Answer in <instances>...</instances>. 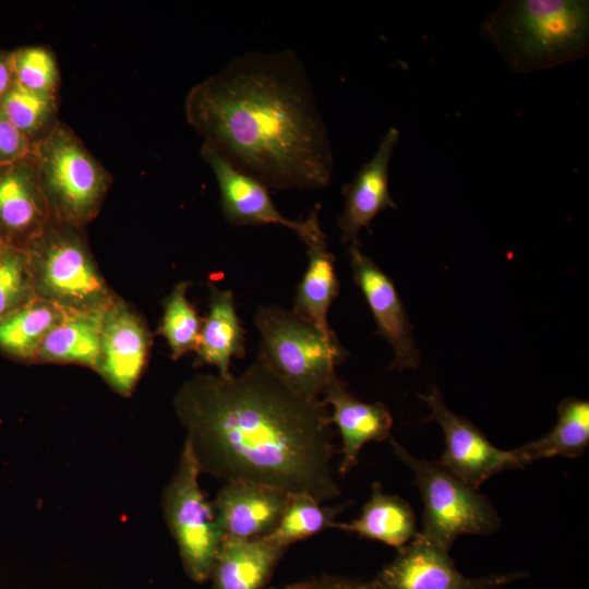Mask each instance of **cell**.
<instances>
[{"mask_svg":"<svg viewBox=\"0 0 589 589\" xmlns=\"http://www.w3.org/2000/svg\"><path fill=\"white\" fill-rule=\"evenodd\" d=\"M109 305L67 311L45 337L35 361L77 363L96 370L100 358L104 317Z\"/></svg>","mask_w":589,"mask_h":589,"instance_id":"21","label":"cell"},{"mask_svg":"<svg viewBox=\"0 0 589 589\" xmlns=\"http://www.w3.org/2000/svg\"><path fill=\"white\" fill-rule=\"evenodd\" d=\"M289 494L263 484L227 482L213 503L223 539L257 540L276 528Z\"/></svg>","mask_w":589,"mask_h":589,"instance_id":"15","label":"cell"},{"mask_svg":"<svg viewBox=\"0 0 589 589\" xmlns=\"http://www.w3.org/2000/svg\"><path fill=\"white\" fill-rule=\"evenodd\" d=\"M185 113L204 142L268 190H320L332 181L327 128L292 50L232 58L189 92Z\"/></svg>","mask_w":589,"mask_h":589,"instance_id":"2","label":"cell"},{"mask_svg":"<svg viewBox=\"0 0 589 589\" xmlns=\"http://www.w3.org/2000/svg\"><path fill=\"white\" fill-rule=\"evenodd\" d=\"M322 400L333 408L329 421L341 436L340 474L349 472L358 462L362 447L370 442H382L390 436L393 417L381 402L359 400L337 376L325 389Z\"/></svg>","mask_w":589,"mask_h":589,"instance_id":"17","label":"cell"},{"mask_svg":"<svg viewBox=\"0 0 589 589\" xmlns=\"http://www.w3.org/2000/svg\"><path fill=\"white\" fill-rule=\"evenodd\" d=\"M398 141V130L388 129L372 158L344 185V211L337 220L344 243H358L360 231L370 228L382 211L397 207L389 193L388 172Z\"/></svg>","mask_w":589,"mask_h":589,"instance_id":"16","label":"cell"},{"mask_svg":"<svg viewBox=\"0 0 589 589\" xmlns=\"http://www.w3.org/2000/svg\"><path fill=\"white\" fill-rule=\"evenodd\" d=\"M254 324L261 337L257 361L303 397L321 400L348 357L336 334L276 305L257 308Z\"/></svg>","mask_w":589,"mask_h":589,"instance_id":"4","label":"cell"},{"mask_svg":"<svg viewBox=\"0 0 589 589\" xmlns=\"http://www.w3.org/2000/svg\"><path fill=\"white\" fill-rule=\"evenodd\" d=\"M480 33L512 71L552 69L587 56L589 2L503 1L482 21Z\"/></svg>","mask_w":589,"mask_h":589,"instance_id":"3","label":"cell"},{"mask_svg":"<svg viewBox=\"0 0 589 589\" xmlns=\"http://www.w3.org/2000/svg\"><path fill=\"white\" fill-rule=\"evenodd\" d=\"M189 283H179L164 304V314L158 333L167 340L171 358L179 359L189 351H195L203 318L189 301Z\"/></svg>","mask_w":589,"mask_h":589,"instance_id":"26","label":"cell"},{"mask_svg":"<svg viewBox=\"0 0 589 589\" xmlns=\"http://www.w3.org/2000/svg\"><path fill=\"white\" fill-rule=\"evenodd\" d=\"M525 576L513 572L468 577L458 570L449 551L418 532L366 584L369 589H502Z\"/></svg>","mask_w":589,"mask_h":589,"instance_id":"9","label":"cell"},{"mask_svg":"<svg viewBox=\"0 0 589 589\" xmlns=\"http://www.w3.org/2000/svg\"><path fill=\"white\" fill-rule=\"evenodd\" d=\"M316 206L309 218L306 231L300 239L306 247L308 266L296 291L293 312L302 320L325 333L334 332L328 324V311L339 293V281L335 272V257L318 221Z\"/></svg>","mask_w":589,"mask_h":589,"instance_id":"18","label":"cell"},{"mask_svg":"<svg viewBox=\"0 0 589 589\" xmlns=\"http://www.w3.org/2000/svg\"><path fill=\"white\" fill-rule=\"evenodd\" d=\"M0 110L27 137H41L55 124L56 95L31 91L14 81L1 98Z\"/></svg>","mask_w":589,"mask_h":589,"instance_id":"27","label":"cell"},{"mask_svg":"<svg viewBox=\"0 0 589 589\" xmlns=\"http://www.w3.org/2000/svg\"><path fill=\"white\" fill-rule=\"evenodd\" d=\"M14 83V74L10 58H0V99Z\"/></svg>","mask_w":589,"mask_h":589,"instance_id":"32","label":"cell"},{"mask_svg":"<svg viewBox=\"0 0 589 589\" xmlns=\"http://www.w3.org/2000/svg\"><path fill=\"white\" fill-rule=\"evenodd\" d=\"M67 311L35 297L0 320V350L19 360L35 361L45 337Z\"/></svg>","mask_w":589,"mask_h":589,"instance_id":"23","label":"cell"},{"mask_svg":"<svg viewBox=\"0 0 589 589\" xmlns=\"http://www.w3.org/2000/svg\"><path fill=\"white\" fill-rule=\"evenodd\" d=\"M350 266L356 285L361 290L374 317L377 334L390 345L394 359L390 369H416L420 363L412 326L393 280L358 243L349 247Z\"/></svg>","mask_w":589,"mask_h":589,"instance_id":"11","label":"cell"},{"mask_svg":"<svg viewBox=\"0 0 589 589\" xmlns=\"http://www.w3.org/2000/svg\"><path fill=\"white\" fill-rule=\"evenodd\" d=\"M419 397L444 434L445 447L438 462L471 488L479 490L492 476L526 466L516 449L495 447L470 420L454 413L437 388Z\"/></svg>","mask_w":589,"mask_h":589,"instance_id":"10","label":"cell"},{"mask_svg":"<svg viewBox=\"0 0 589 589\" xmlns=\"http://www.w3.org/2000/svg\"><path fill=\"white\" fill-rule=\"evenodd\" d=\"M277 589V588H272ZM280 589H369L366 581L342 576H322L291 584Z\"/></svg>","mask_w":589,"mask_h":589,"instance_id":"31","label":"cell"},{"mask_svg":"<svg viewBox=\"0 0 589 589\" xmlns=\"http://www.w3.org/2000/svg\"><path fill=\"white\" fill-rule=\"evenodd\" d=\"M76 229L52 220L26 250L35 294L68 311L106 306L115 297Z\"/></svg>","mask_w":589,"mask_h":589,"instance_id":"7","label":"cell"},{"mask_svg":"<svg viewBox=\"0 0 589 589\" xmlns=\"http://www.w3.org/2000/svg\"><path fill=\"white\" fill-rule=\"evenodd\" d=\"M287 549L267 538L223 539L211 576L212 589H262Z\"/></svg>","mask_w":589,"mask_h":589,"instance_id":"19","label":"cell"},{"mask_svg":"<svg viewBox=\"0 0 589 589\" xmlns=\"http://www.w3.org/2000/svg\"><path fill=\"white\" fill-rule=\"evenodd\" d=\"M173 407L201 472L321 503L340 495L328 406L303 397L262 362L239 375L194 376Z\"/></svg>","mask_w":589,"mask_h":589,"instance_id":"1","label":"cell"},{"mask_svg":"<svg viewBox=\"0 0 589 589\" xmlns=\"http://www.w3.org/2000/svg\"><path fill=\"white\" fill-rule=\"evenodd\" d=\"M390 444L395 455L412 471L421 494V536L449 551L460 536H486L498 529V514L479 490L465 483L438 461L414 457L392 437Z\"/></svg>","mask_w":589,"mask_h":589,"instance_id":"6","label":"cell"},{"mask_svg":"<svg viewBox=\"0 0 589 589\" xmlns=\"http://www.w3.org/2000/svg\"><path fill=\"white\" fill-rule=\"evenodd\" d=\"M345 508L322 506L309 494H289L285 509L274 531L266 538L287 549L290 544L334 528L337 515Z\"/></svg>","mask_w":589,"mask_h":589,"instance_id":"25","label":"cell"},{"mask_svg":"<svg viewBox=\"0 0 589 589\" xmlns=\"http://www.w3.org/2000/svg\"><path fill=\"white\" fill-rule=\"evenodd\" d=\"M14 81L37 93L56 95L58 68L53 56L43 47H27L11 56Z\"/></svg>","mask_w":589,"mask_h":589,"instance_id":"29","label":"cell"},{"mask_svg":"<svg viewBox=\"0 0 589 589\" xmlns=\"http://www.w3.org/2000/svg\"><path fill=\"white\" fill-rule=\"evenodd\" d=\"M589 445V402L568 397L557 407V421L544 436L527 443L516 452L525 465L552 457L576 458Z\"/></svg>","mask_w":589,"mask_h":589,"instance_id":"24","label":"cell"},{"mask_svg":"<svg viewBox=\"0 0 589 589\" xmlns=\"http://www.w3.org/2000/svg\"><path fill=\"white\" fill-rule=\"evenodd\" d=\"M201 155L218 183L224 218L233 226L279 225L301 237L308 228V217L291 220L275 206L268 188L238 169L212 144L204 142Z\"/></svg>","mask_w":589,"mask_h":589,"instance_id":"13","label":"cell"},{"mask_svg":"<svg viewBox=\"0 0 589 589\" xmlns=\"http://www.w3.org/2000/svg\"><path fill=\"white\" fill-rule=\"evenodd\" d=\"M199 464L189 442H184L178 467L161 496L168 529L178 546L187 576L202 584L211 572L223 541L213 503L206 500Z\"/></svg>","mask_w":589,"mask_h":589,"instance_id":"8","label":"cell"},{"mask_svg":"<svg viewBox=\"0 0 589 589\" xmlns=\"http://www.w3.org/2000/svg\"><path fill=\"white\" fill-rule=\"evenodd\" d=\"M5 244L0 240V252Z\"/></svg>","mask_w":589,"mask_h":589,"instance_id":"33","label":"cell"},{"mask_svg":"<svg viewBox=\"0 0 589 589\" xmlns=\"http://www.w3.org/2000/svg\"><path fill=\"white\" fill-rule=\"evenodd\" d=\"M149 345L143 321L115 298L105 313L96 371L112 389L129 396L145 368Z\"/></svg>","mask_w":589,"mask_h":589,"instance_id":"14","label":"cell"},{"mask_svg":"<svg viewBox=\"0 0 589 589\" xmlns=\"http://www.w3.org/2000/svg\"><path fill=\"white\" fill-rule=\"evenodd\" d=\"M38 179L53 220L83 227L98 213L109 175L64 124H55L33 149Z\"/></svg>","mask_w":589,"mask_h":589,"instance_id":"5","label":"cell"},{"mask_svg":"<svg viewBox=\"0 0 589 589\" xmlns=\"http://www.w3.org/2000/svg\"><path fill=\"white\" fill-rule=\"evenodd\" d=\"M334 528L356 533L361 538L378 541L397 550L417 534V518L404 498L386 494L380 483H374L369 501L358 518L350 522H336Z\"/></svg>","mask_w":589,"mask_h":589,"instance_id":"22","label":"cell"},{"mask_svg":"<svg viewBox=\"0 0 589 589\" xmlns=\"http://www.w3.org/2000/svg\"><path fill=\"white\" fill-rule=\"evenodd\" d=\"M34 144L0 110V167L31 155Z\"/></svg>","mask_w":589,"mask_h":589,"instance_id":"30","label":"cell"},{"mask_svg":"<svg viewBox=\"0 0 589 589\" xmlns=\"http://www.w3.org/2000/svg\"><path fill=\"white\" fill-rule=\"evenodd\" d=\"M52 220L33 153L0 167V240L26 251Z\"/></svg>","mask_w":589,"mask_h":589,"instance_id":"12","label":"cell"},{"mask_svg":"<svg viewBox=\"0 0 589 589\" xmlns=\"http://www.w3.org/2000/svg\"><path fill=\"white\" fill-rule=\"evenodd\" d=\"M195 351L197 361L215 366L220 376L231 374L232 358H244L245 332L231 290L209 285L208 312L203 318Z\"/></svg>","mask_w":589,"mask_h":589,"instance_id":"20","label":"cell"},{"mask_svg":"<svg viewBox=\"0 0 589 589\" xmlns=\"http://www.w3.org/2000/svg\"><path fill=\"white\" fill-rule=\"evenodd\" d=\"M35 297L27 252L4 245L0 252V320Z\"/></svg>","mask_w":589,"mask_h":589,"instance_id":"28","label":"cell"}]
</instances>
